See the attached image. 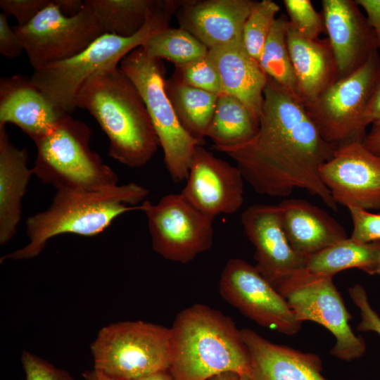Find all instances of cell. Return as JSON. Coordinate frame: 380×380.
Wrapping results in <instances>:
<instances>
[{"instance_id":"obj_34","label":"cell","mask_w":380,"mask_h":380,"mask_svg":"<svg viewBox=\"0 0 380 380\" xmlns=\"http://www.w3.org/2000/svg\"><path fill=\"white\" fill-rule=\"evenodd\" d=\"M352 222L353 231L350 238L360 243L380 241V214L369 213L365 209L348 208Z\"/></svg>"},{"instance_id":"obj_29","label":"cell","mask_w":380,"mask_h":380,"mask_svg":"<svg viewBox=\"0 0 380 380\" xmlns=\"http://www.w3.org/2000/svg\"><path fill=\"white\" fill-rule=\"evenodd\" d=\"M288 22V18L285 15L276 18L264 45L258 63L267 77L300 100L287 45Z\"/></svg>"},{"instance_id":"obj_20","label":"cell","mask_w":380,"mask_h":380,"mask_svg":"<svg viewBox=\"0 0 380 380\" xmlns=\"http://www.w3.org/2000/svg\"><path fill=\"white\" fill-rule=\"evenodd\" d=\"M241 333L250 359L249 380H328L316 354L274 343L250 329Z\"/></svg>"},{"instance_id":"obj_42","label":"cell","mask_w":380,"mask_h":380,"mask_svg":"<svg viewBox=\"0 0 380 380\" xmlns=\"http://www.w3.org/2000/svg\"><path fill=\"white\" fill-rule=\"evenodd\" d=\"M363 144L372 153L380 157V124L373 125L363 141Z\"/></svg>"},{"instance_id":"obj_25","label":"cell","mask_w":380,"mask_h":380,"mask_svg":"<svg viewBox=\"0 0 380 380\" xmlns=\"http://www.w3.org/2000/svg\"><path fill=\"white\" fill-rule=\"evenodd\" d=\"M165 89L183 128L203 144L218 95L191 87L175 74L165 81Z\"/></svg>"},{"instance_id":"obj_32","label":"cell","mask_w":380,"mask_h":380,"mask_svg":"<svg viewBox=\"0 0 380 380\" xmlns=\"http://www.w3.org/2000/svg\"><path fill=\"white\" fill-rule=\"evenodd\" d=\"M174 74L191 87L218 96L223 94L217 70L208 56L175 66Z\"/></svg>"},{"instance_id":"obj_15","label":"cell","mask_w":380,"mask_h":380,"mask_svg":"<svg viewBox=\"0 0 380 380\" xmlns=\"http://www.w3.org/2000/svg\"><path fill=\"white\" fill-rule=\"evenodd\" d=\"M183 197L201 213L215 218L237 212L243 203V177L237 167L196 147Z\"/></svg>"},{"instance_id":"obj_30","label":"cell","mask_w":380,"mask_h":380,"mask_svg":"<svg viewBox=\"0 0 380 380\" xmlns=\"http://www.w3.org/2000/svg\"><path fill=\"white\" fill-rule=\"evenodd\" d=\"M151 58L165 59L175 66L208 55V49L194 35L182 28H167L142 45Z\"/></svg>"},{"instance_id":"obj_2","label":"cell","mask_w":380,"mask_h":380,"mask_svg":"<svg viewBox=\"0 0 380 380\" xmlns=\"http://www.w3.org/2000/svg\"><path fill=\"white\" fill-rule=\"evenodd\" d=\"M75 105L95 118L108 137L109 156L119 163L141 167L158 149L145 103L119 67L90 77L78 91Z\"/></svg>"},{"instance_id":"obj_6","label":"cell","mask_w":380,"mask_h":380,"mask_svg":"<svg viewBox=\"0 0 380 380\" xmlns=\"http://www.w3.org/2000/svg\"><path fill=\"white\" fill-rule=\"evenodd\" d=\"M91 130L65 114L55 129L34 141L33 173L56 190L95 191L118 184L115 172L89 146Z\"/></svg>"},{"instance_id":"obj_11","label":"cell","mask_w":380,"mask_h":380,"mask_svg":"<svg viewBox=\"0 0 380 380\" xmlns=\"http://www.w3.org/2000/svg\"><path fill=\"white\" fill-rule=\"evenodd\" d=\"M13 28L34 70L79 54L106 33L89 0L71 17L63 14L51 0L28 24Z\"/></svg>"},{"instance_id":"obj_18","label":"cell","mask_w":380,"mask_h":380,"mask_svg":"<svg viewBox=\"0 0 380 380\" xmlns=\"http://www.w3.org/2000/svg\"><path fill=\"white\" fill-rule=\"evenodd\" d=\"M66 113L53 106L30 77L0 80V126L14 124L34 142L51 132Z\"/></svg>"},{"instance_id":"obj_37","label":"cell","mask_w":380,"mask_h":380,"mask_svg":"<svg viewBox=\"0 0 380 380\" xmlns=\"http://www.w3.org/2000/svg\"><path fill=\"white\" fill-rule=\"evenodd\" d=\"M51 0H1L0 8L7 15L15 18L18 26L32 20Z\"/></svg>"},{"instance_id":"obj_38","label":"cell","mask_w":380,"mask_h":380,"mask_svg":"<svg viewBox=\"0 0 380 380\" xmlns=\"http://www.w3.org/2000/svg\"><path fill=\"white\" fill-rule=\"evenodd\" d=\"M7 15L0 13V53L8 58H15L19 56L23 46L14 31L9 25Z\"/></svg>"},{"instance_id":"obj_26","label":"cell","mask_w":380,"mask_h":380,"mask_svg":"<svg viewBox=\"0 0 380 380\" xmlns=\"http://www.w3.org/2000/svg\"><path fill=\"white\" fill-rule=\"evenodd\" d=\"M379 257L380 241L365 243L348 237L309 256L305 269L332 277L350 268L374 275L377 274Z\"/></svg>"},{"instance_id":"obj_17","label":"cell","mask_w":380,"mask_h":380,"mask_svg":"<svg viewBox=\"0 0 380 380\" xmlns=\"http://www.w3.org/2000/svg\"><path fill=\"white\" fill-rule=\"evenodd\" d=\"M322 5L338 80L360 68L378 50L376 37L355 0H322Z\"/></svg>"},{"instance_id":"obj_13","label":"cell","mask_w":380,"mask_h":380,"mask_svg":"<svg viewBox=\"0 0 380 380\" xmlns=\"http://www.w3.org/2000/svg\"><path fill=\"white\" fill-rule=\"evenodd\" d=\"M222 298L259 325L286 335H294L299 321L284 298L260 273L255 265L232 258L219 281Z\"/></svg>"},{"instance_id":"obj_40","label":"cell","mask_w":380,"mask_h":380,"mask_svg":"<svg viewBox=\"0 0 380 380\" xmlns=\"http://www.w3.org/2000/svg\"><path fill=\"white\" fill-rule=\"evenodd\" d=\"M366 116L369 124H380V75L368 104Z\"/></svg>"},{"instance_id":"obj_28","label":"cell","mask_w":380,"mask_h":380,"mask_svg":"<svg viewBox=\"0 0 380 380\" xmlns=\"http://www.w3.org/2000/svg\"><path fill=\"white\" fill-rule=\"evenodd\" d=\"M106 33L122 37L137 34L163 0H89Z\"/></svg>"},{"instance_id":"obj_7","label":"cell","mask_w":380,"mask_h":380,"mask_svg":"<svg viewBox=\"0 0 380 380\" xmlns=\"http://www.w3.org/2000/svg\"><path fill=\"white\" fill-rule=\"evenodd\" d=\"M94 369L113 380H137L169 370L171 329L144 321L103 327L91 346Z\"/></svg>"},{"instance_id":"obj_22","label":"cell","mask_w":380,"mask_h":380,"mask_svg":"<svg viewBox=\"0 0 380 380\" xmlns=\"http://www.w3.org/2000/svg\"><path fill=\"white\" fill-rule=\"evenodd\" d=\"M283 229L292 248L306 258L348 238L344 228L325 210L304 199L279 204Z\"/></svg>"},{"instance_id":"obj_35","label":"cell","mask_w":380,"mask_h":380,"mask_svg":"<svg viewBox=\"0 0 380 380\" xmlns=\"http://www.w3.org/2000/svg\"><path fill=\"white\" fill-rule=\"evenodd\" d=\"M26 380H76L67 371L27 351L21 355Z\"/></svg>"},{"instance_id":"obj_21","label":"cell","mask_w":380,"mask_h":380,"mask_svg":"<svg viewBox=\"0 0 380 380\" xmlns=\"http://www.w3.org/2000/svg\"><path fill=\"white\" fill-rule=\"evenodd\" d=\"M219 73L223 94L241 101L259 121L267 77L246 49L242 35L208 50Z\"/></svg>"},{"instance_id":"obj_39","label":"cell","mask_w":380,"mask_h":380,"mask_svg":"<svg viewBox=\"0 0 380 380\" xmlns=\"http://www.w3.org/2000/svg\"><path fill=\"white\" fill-rule=\"evenodd\" d=\"M367 13V20L376 37L378 49H380V0H355Z\"/></svg>"},{"instance_id":"obj_31","label":"cell","mask_w":380,"mask_h":380,"mask_svg":"<svg viewBox=\"0 0 380 380\" xmlns=\"http://www.w3.org/2000/svg\"><path fill=\"white\" fill-rule=\"evenodd\" d=\"M279 10V6L272 0L256 1L244 23L242 30L244 46L258 62Z\"/></svg>"},{"instance_id":"obj_12","label":"cell","mask_w":380,"mask_h":380,"mask_svg":"<svg viewBox=\"0 0 380 380\" xmlns=\"http://www.w3.org/2000/svg\"><path fill=\"white\" fill-rule=\"evenodd\" d=\"M139 206L146 216L152 248L164 259L186 264L211 248L214 218L181 194L165 195L156 204L144 201Z\"/></svg>"},{"instance_id":"obj_27","label":"cell","mask_w":380,"mask_h":380,"mask_svg":"<svg viewBox=\"0 0 380 380\" xmlns=\"http://www.w3.org/2000/svg\"><path fill=\"white\" fill-rule=\"evenodd\" d=\"M258 129L259 121L241 101L222 94L218 96L206 137L213 141V148L232 147L250 141Z\"/></svg>"},{"instance_id":"obj_5","label":"cell","mask_w":380,"mask_h":380,"mask_svg":"<svg viewBox=\"0 0 380 380\" xmlns=\"http://www.w3.org/2000/svg\"><path fill=\"white\" fill-rule=\"evenodd\" d=\"M179 3V0H163L144 27L130 37L105 33L79 54L34 70L30 77L32 83L58 110L70 114L77 108L76 96L82 86L95 75L118 68L129 53L169 28Z\"/></svg>"},{"instance_id":"obj_8","label":"cell","mask_w":380,"mask_h":380,"mask_svg":"<svg viewBox=\"0 0 380 380\" xmlns=\"http://www.w3.org/2000/svg\"><path fill=\"white\" fill-rule=\"evenodd\" d=\"M119 65L145 103L172 180L175 183L186 180L196 147L203 144L180 124L165 91L163 63L150 57L141 46L124 57Z\"/></svg>"},{"instance_id":"obj_23","label":"cell","mask_w":380,"mask_h":380,"mask_svg":"<svg viewBox=\"0 0 380 380\" xmlns=\"http://www.w3.org/2000/svg\"><path fill=\"white\" fill-rule=\"evenodd\" d=\"M286 39L299 97L305 106L337 80L334 56L328 38L307 39L289 22Z\"/></svg>"},{"instance_id":"obj_46","label":"cell","mask_w":380,"mask_h":380,"mask_svg":"<svg viewBox=\"0 0 380 380\" xmlns=\"http://www.w3.org/2000/svg\"><path fill=\"white\" fill-rule=\"evenodd\" d=\"M377 274H380V257H379V262H378V266H377Z\"/></svg>"},{"instance_id":"obj_43","label":"cell","mask_w":380,"mask_h":380,"mask_svg":"<svg viewBox=\"0 0 380 380\" xmlns=\"http://www.w3.org/2000/svg\"><path fill=\"white\" fill-rule=\"evenodd\" d=\"M208 380H249V379L246 375L229 372L215 375Z\"/></svg>"},{"instance_id":"obj_9","label":"cell","mask_w":380,"mask_h":380,"mask_svg":"<svg viewBox=\"0 0 380 380\" xmlns=\"http://www.w3.org/2000/svg\"><path fill=\"white\" fill-rule=\"evenodd\" d=\"M380 75V56L374 51L348 76L336 80L313 103L305 106L322 137L336 147L363 142L369 125L367 108Z\"/></svg>"},{"instance_id":"obj_45","label":"cell","mask_w":380,"mask_h":380,"mask_svg":"<svg viewBox=\"0 0 380 380\" xmlns=\"http://www.w3.org/2000/svg\"><path fill=\"white\" fill-rule=\"evenodd\" d=\"M82 375L84 380H113L94 369L85 371Z\"/></svg>"},{"instance_id":"obj_44","label":"cell","mask_w":380,"mask_h":380,"mask_svg":"<svg viewBox=\"0 0 380 380\" xmlns=\"http://www.w3.org/2000/svg\"><path fill=\"white\" fill-rule=\"evenodd\" d=\"M137 380H174L169 370L160 371Z\"/></svg>"},{"instance_id":"obj_14","label":"cell","mask_w":380,"mask_h":380,"mask_svg":"<svg viewBox=\"0 0 380 380\" xmlns=\"http://www.w3.org/2000/svg\"><path fill=\"white\" fill-rule=\"evenodd\" d=\"M319 172L338 205L380 210V157L363 142L337 147Z\"/></svg>"},{"instance_id":"obj_10","label":"cell","mask_w":380,"mask_h":380,"mask_svg":"<svg viewBox=\"0 0 380 380\" xmlns=\"http://www.w3.org/2000/svg\"><path fill=\"white\" fill-rule=\"evenodd\" d=\"M275 289L301 322L312 321L329 330L336 342L331 355L350 362L366 351L365 340L353 331L351 315L330 276L300 270L279 283Z\"/></svg>"},{"instance_id":"obj_4","label":"cell","mask_w":380,"mask_h":380,"mask_svg":"<svg viewBox=\"0 0 380 380\" xmlns=\"http://www.w3.org/2000/svg\"><path fill=\"white\" fill-rule=\"evenodd\" d=\"M149 190L134 182L95 191L60 189L51 205L26 221L28 243L3 256L6 260H27L38 256L47 242L63 234L96 236L120 215L140 210Z\"/></svg>"},{"instance_id":"obj_1","label":"cell","mask_w":380,"mask_h":380,"mask_svg":"<svg viewBox=\"0 0 380 380\" xmlns=\"http://www.w3.org/2000/svg\"><path fill=\"white\" fill-rule=\"evenodd\" d=\"M263 96L255 136L239 146L214 149L236 162L255 192L286 197L302 189L336 211L319 170L337 147L322 137L303 102L269 77Z\"/></svg>"},{"instance_id":"obj_19","label":"cell","mask_w":380,"mask_h":380,"mask_svg":"<svg viewBox=\"0 0 380 380\" xmlns=\"http://www.w3.org/2000/svg\"><path fill=\"white\" fill-rule=\"evenodd\" d=\"M256 1L184 0L175 15L179 27L208 49L242 35L244 23Z\"/></svg>"},{"instance_id":"obj_36","label":"cell","mask_w":380,"mask_h":380,"mask_svg":"<svg viewBox=\"0 0 380 380\" xmlns=\"http://www.w3.org/2000/svg\"><path fill=\"white\" fill-rule=\"evenodd\" d=\"M348 294L360 312L361 322L357 329L360 331H374L380 336V317L369 304L367 292L359 284L348 288Z\"/></svg>"},{"instance_id":"obj_16","label":"cell","mask_w":380,"mask_h":380,"mask_svg":"<svg viewBox=\"0 0 380 380\" xmlns=\"http://www.w3.org/2000/svg\"><path fill=\"white\" fill-rule=\"evenodd\" d=\"M241 221L255 248V266L274 288L305 268L308 258L291 246L283 229L279 205H250L242 213Z\"/></svg>"},{"instance_id":"obj_41","label":"cell","mask_w":380,"mask_h":380,"mask_svg":"<svg viewBox=\"0 0 380 380\" xmlns=\"http://www.w3.org/2000/svg\"><path fill=\"white\" fill-rule=\"evenodd\" d=\"M61 13L71 17L77 15L83 8L84 1L82 0H53Z\"/></svg>"},{"instance_id":"obj_33","label":"cell","mask_w":380,"mask_h":380,"mask_svg":"<svg viewBox=\"0 0 380 380\" xmlns=\"http://www.w3.org/2000/svg\"><path fill=\"white\" fill-rule=\"evenodd\" d=\"M289 24L303 37L317 39L325 31L322 13H318L310 0H284Z\"/></svg>"},{"instance_id":"obj_24","label":"cell","mask_w":380,"mask_h":380,"mask_svg":"<svg viewBox=\"0 0 380 380\" xmlns=\"http://www.w3.org/2000/svg\"><path fill=\"white\" fill-rule=\"evenodd\" d=\"M25 148L10 141L6 125L0 126V243L15 235L22 214V201L32 175Z\"/></svg>"},{"instance_id":"obj_3","label":"cell","mask_w":380,"mask_h":380,"mask_svg":"<svg viewBox=\"0 0 380 380\" xmlns=\"http://www.w3.org/2000/svg\"><path fill=\"white\" fill-rule=\"evenodd\" d=\"M170 329L174 380H208L229 372L248 376V350L230 317L196 303L177 314Z\"/></svg>"}]
</instances>
